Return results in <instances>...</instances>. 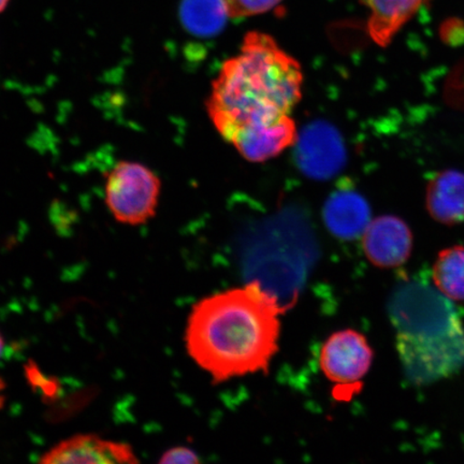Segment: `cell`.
Masks as SVG:
<instances>
[{
  "instance_id": "cell-7",
  "label": "cell",
  "mask_w": 464,
  "mask_h": 464,
  "mask_svg": "<svg viewBox=\"0 0 464 464\" xmlns=\"http://www.w3.org/2000/svg\"><path fill=\"white\" fill-rule=\"evenodd\" d=\"M413 234L402 218L382 216L371 220L362 235V248L371 264L382 269L403 266L413 251Z\"/></svg>"
},
{
  "instance_id": "cell-4",
  "label": "cell",
  "mask_w": 464,
  "mask_h": 464,
  "mask_svg": "<svg viewBox=\"0 0 464 464\" xmlns=\"http://www.w3.org/2000/svg\"><path fill=\"white\" fill-rule=\"evenodd\" d=\"M160 189V178L149 167L121 160L108 173L104 201L118 222L142 225L155 217Z\"/></svg>"
},
{
  "instance_id": "cell-18",
  "label": "cell",
  "mask_w": 464,
  "mask_h": 464,
  "mask_svg": "<svg viewBox=\"0 0 464 464\" xmlns=\"http://www.w3.org/2000/svg\"><path fill=\"white\" fill-rule=\"evenodd\" d=\"M9 0H0V13H3V11L7 8Z\"/></svg>"
},
{
  "instance_id": "cell-17",
  "label": "cell",
  "mask_w": 464,
  "mask_h": 464,
  "mask_svg": "<svg viewBox=\"0 0 464 464\" xmlns=\"http://www.w3.org/2000/svg\"><path fill=\"white\" fill-rule=\"evenodd\" d=\"M5 382L3 381L2 377H0V410H2L4 408V405H5Z\"/></svg>"
},
{
  "instance_id": "cell-9",
  "label": "cell",
  "mask_w": 464,
  "mask_h": 464,
  "mask_svg": "<svg viewBox=\"0 0 464 464\" xmlns=\"http://www.w3.org/2000/svg\"><path fill=\"white\" fill-rule=\"evenodd\" d=\"M324 220L328 230L339 239H357L371 222L369 203L356 190L341 188L324 205Z\"/></svg>"
},
{
  "instance_id": "cell-5",
  "label": "cell",
  "mask_w": 464,
  "mask_h": 464,
  "mask_svg": "<svg viewBox=\"0 0 464 464\" xmlns=\"http://www.w3.org/2000/svg\"><path fill=\"white\" fill-rule=\"evenodd\" d=\"M392 319L398 334L420 335L443 332L461 322L446 300L414 287L394 295Z\"/></svg>"
},
{
  "instance_id": "cell-13",
  "label": "cell",
  "mask_w": 464,
  "mask_h": 464,
  "mask_svg": "<svg viewBox=\"0 0 464 464\" xmlns=\"http://www.w3.org/2000/svg\"><path fill=\"white\" fill-rule=\"evenodd\" d=\"M179 19L190 34L208 38L223 31L229 15L224 0H182Z\"/></svg>"
},
{
  "instance_id": "cell-6",
  "label": "cell",
  "mask_w": 464,
  "mask_h": 464,
  "mask_svg": "<svg viewBox=\"0 0 464 464\" xmlns=\"http://www.w3.org/2000/svg\"><path fill=\"white\" fill-rule=\"evenodd\" d=\"M373 350L356 330L346 329L330 335L319 353L322 372L341 386L356 384L368 374Z\"/></svg>"
},
{
  "instance_id": "cell-8",
  "label": "cell",
  "mask_w": 464,
  "mask_h": 464,
  "mask_svg": "<svg viewBox=\"0 0 464 464\" xmlns=\"http://www.w3.org/2000/svg\"><path fill=\"white\" fill-rule=\"evenodd\" d=\"M44 464L137 463L129 444L104 440L96 434H78L62 440L40 458Z\"/></svg>"
},
{
  "instance_id": "cell-16",
  "label": "cell",
  "mask_w": 464,
  "mask_h": 464,
  "mask_svg": "<svg viewBox=\"0 0 464 464\" xmlns=\"http://www.w3.org/2000/svg\"><path fill=\"white\" fill-rule=\"evenodd\" d=\"M199 457L194 450L188 448H174L168 450L164 455L161 456L160 463H199Z\"/></svg>"
},
{
  "instance_id": "cell-19",
  "label": "cell",
  "mask_w": 464,
  "mask_h": 464,
  "mask_svg": "<svg viewBox=\"0 0 464 464\" xmlns=\"http://www.w3.org/2000/svg\"><path fill=\"white\" fill-rule=\"evenodd\" d=\"M4 348H5V341H4L3 335L0 334V356H2Z\"/></svg>"
},
{
  "instance_id": "cell-15",
  "label": "cell",
  "mask_w": 464,
  "mask_h": 464,
  "mask_svg": "<svg viewBox=\"0 0 464 464\" xmlns=\"http://www.w3.org/2000/svg\"><path fill=\"white\" fill-rule=\"evenodd\" d=\"M282 2L283 0H224L230 19L266 14Z\"/></svg>"
},
{
  "instance_id": "cell-14",
  "label": "cell",
  "mask_w": 464,
  "mask_h": 464,
  "mask_svg": "<svg viewBox=\"0 0 464 464\" xmlns=\"http://www.w3.org/2000/svg\"><path fill=\"white\" fill-rule=\"evenodd\" d=\"M435 287L445 298L464 301V246H455L440 251L433 265Z\"/></svg>"
},
{
  "instance_id": "cell-1",
  "label": "cell",
  "mask_w": 464,
  "mask_h": 464,
  "mask_svg": "<svg viewBox=\"0 0 464 464\" xmlns=\"http://www.w3.org/2000/svg\"><path fill=\"white\" fill-rule=\"evenodd\" d=\"M284 310L258 282L208 295L190 312L188 355L216 384L266 372L278 351Z\"/></svg>"
},
{
  "instance_id": "cell-12",
  "label": "cell",
  "mask_w": 464,
  "mask_h": 464,
  "mask_svg": "<svg viewBox=\"0 0 464 464\" xmlns=\"http://www.w3.org/2000/svg\"><path fill=\"white\" fill-rule=\"evenodd\" d=\"M370 11L367 29L371 39L387 46L430 0H361Z\"/></svg>"
},
{
  "instance_id": "cell-2",
  "label": "cell",
  "mask_w": 464,
  "mask_h": 464,
  "mask_svg": "<svg viewBox=\"0 0 464 464\" xmlns=\"http://www.w3.org/2000/svg\"><path fill=\"white\" fill-rule=\"evenodd\" d=\"M300 63L270 34L249 32L224 63L207 101L208 118L232 145L292 118L303 97Z\"/></svg>"
},
{
  "instance_id": "cell-10",
  "label": "cell",
  "mask_w": 464,
  "mask_h": 464,
  "mask_svg": "<svg viewBox=\"0 0 464 464\" xmlns=\"http://www.w3.org/2000/svg\"><path fill=\"white\" fill-rule=\"evenodd\" d=\"M426 208L440 224L464 223V172L448 169L433 174L426 188Z\"/></svg>"
},
{
  "instance_id": "cell-3",
  "label": "cell",
  "mask_w": 464,
  "mask_h": 464,
  "mask_svg": "<svg viewBox=\"0 0 464 464\" xmlns=\"http://www.w3.org/2000/svg\"><path fill=\"white\" fill-rule=\"evenodd\" d=\"M396 343L406 374L419 384L444 379L464 364V328L461 322L437 334H397Z\"/></svg>"
},
{
  "instance_id": "cell-11",
  "label": "cell",
  "mask_w": 464,
  "mask_h": 464,
  "mask_svg": "<svg viewBox=\"0 0 464 464\" xmlns=\"http://www.w3.org/2000/svg\"><path fill=\"white\" fill-rule=\"evenodd\" d=\"M298 153L304 171L315 178L332 176L343 160L340 138L334 130L321 124L304 132Z\"/></svg>"
}]
</instances>
